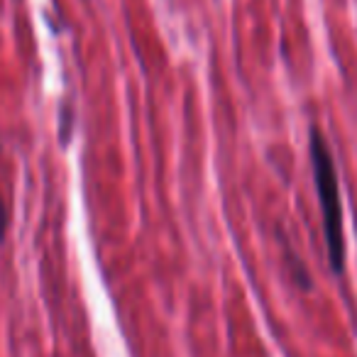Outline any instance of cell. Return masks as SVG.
<instances>
[{"label":"cell","mask_w":357,"mask_h":357,"mask_svg":"<svg viewBox=\"0 0 357 357\" xmlns=\"http://www.w3.org/2000/svg\"><path fill=\"white\" fill-rule=\"evenodd\" d=\"M308 149H311L313 164V181H316L318 204L323 215V233L328 245V262L335 274L345 269V225H342V201H340V184H337L335 159L331 154L323 132L311 125L308 135Z\"/></svg>","instance_id":"obj_1"},{"label":"cell","mask_w":357,"mask_h":357,"mask_svg":"<svg viewBox=\"0 0 357 357\" xmlns=\"http://www.w3.org/2000/svg\"><path fill=\"white\" fill-rule=\"evenodd\" d=\"M8 225H10V215H8V208H6V204H3V194H0V243L6 240Z\"/></svg>","instance_id":"obj_2"}]
</instances>
